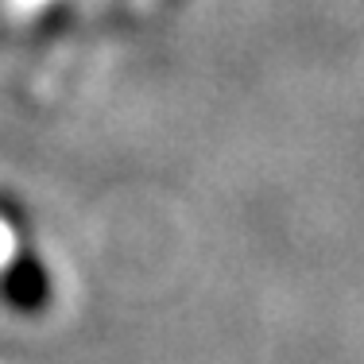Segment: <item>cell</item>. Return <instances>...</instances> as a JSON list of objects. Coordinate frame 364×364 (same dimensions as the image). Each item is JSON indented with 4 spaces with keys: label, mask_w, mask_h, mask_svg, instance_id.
<instances>
[{
    "label": "cell",
    "mask_w": 364,
    "mask_h": 364,
    "mask_svg": "<svg viewBox=\"0 0 364 364\" xmlns=\"http://www.w3.org/2000/svg\"><path fill=\"white\" fill-rule=\"evenodd\" d=\"M12 252H16V232H12V225L0 221V267L12 259Z\"/></svg>",
    "instance_id": "cell-1"
}]
</instances>
